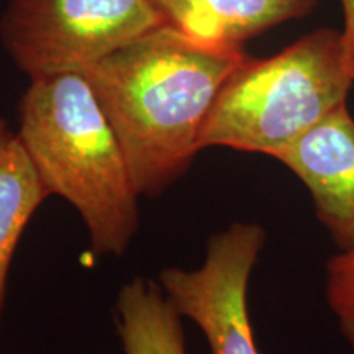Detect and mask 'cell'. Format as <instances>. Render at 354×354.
<instances>
[{"mask_svg": "<svg viewBox=\"0 0 354 354\" xmlns=\"http://www.w3.org/2000/svg\"><path fill=\"white\" fill-rule=\"evenodd\" d=\"M245 56L165 24L82 71L140 196H158L189 169L221 84Z\"/></svg>", "mask_w": 354, "mask_h": 354, "instance_id": "cell-1", "label": "cell"}, {"mask_svg": "<svg viewBox=\"0 0 354 354\" xmlns=\"http://www.w3.org/2000/svg\"><path fill=\"white\" fill-rule=\"evenodd\" d=\"M19 136L50 196L79 212L97 254L120 256L138 228V190L125 154L82 73L33 79Z\"/></svg>", "mask_w": 354, "mask_h": 354, "instance_id": "cell-2", "label": "cell"}, {"mask_svg": "<svg viewBox=\"0 0 354 354\" xmlns=\"http://www.w3.org/2000/svg\"><path fill=\"white\" fill-rule=\"evenodd\" d=\"M353 86L342 30L322 26L269 57L246 55L221 84L201 149L221 146L276 158L348 104Z\"/></svg>", "mask_w": 354, "mask_h": 354, "instance_id": "cell-3", "label": "cell"}, {"mask_svg": "<svg viewBox=\"0 0 354 354\" xmlns=\"http://www.w3.org/2000/svg\"><path fill=\"white\" fill-rule=\"evenodd\" d=\"M161 25L151 0H10L0 39L33 81L82 73Z\"/></svg>", "mask_w": 354, "mask_h": 354, "instance_id": "cell-4", "label": "cell"}, {"mask_svg": "<svg viewBox=\"0 0 354 354\" xmlns=\"http://www.w3.org/2000/svg\"><path fill=\"white\" fill-rule=\"evenodd\" d=\"M264 243L261 225L233 223L210 238L201 268L159 274L166 297L202 330L212 354H259L248 315V284Z\"/></svg>", "mask_w": 354, "mask_h": 354, "instance_id": "cell-5", "label": "cell"}, {"mask_svg": "<svg viewBox=\"0 0 354 354\" xmlns=\"http://www.w3.org/2000/svg\"><path fill=\"white\" fill-rule=\"evenodd\" d=\"M312 197L338 251L354 248V117L342 105L276 158Z\"/></svg>", "mask_w": 354, "mask_h": 354, "instance_id": "cell-6", "label": "cell"}, {"mask_svg": "<svg viewBox=\"0 0 354 354\" xmlns=\"http://www.w3.org/2000/svg\"><path fill=\"white\" fill-rule=\"evenodd\" d=\"M166 25L192 41L218 50L243 43L284 21L304 19L318 0H151Z\"/></svg>", "mask_w": 354, "mask_h": 354, "instance_id": "cell-7", "label": "cell"}, {"mask_svg": "<svg viewBox=\"0 0 354 354\" xmlns=\"http://www.w3.org/2000/svg\"><path fill=\"white\" fill-rule=\"evenodd\" d=\"M48 196L19 133L0 118V320L15 248L26 223Z\"/></svg>", "mask_w": 354, "mask_h": 354, "instance_id": "cell-8", "label": "cell"}, {"mask_svg": "<svg viewBox=\"0 0 354 354\" xmlns=\"http://www.w3.org/2000/svg\"><path fill=\"white\" fill-rule=\"evenodd\" d=\"M117 326L125 354H187L179 312L153 281L135 277L123 286Z\"/></svg>", "mask_w": 354, "mask_h": 354, "instance_id": "cell-9", "label": "cell"}, {"mask_svg": "<svg viewBox=\"0 0 354 354\" xmlns=\"http://www.w3.org/2000/svg\"><path fill=\"white\" fill-rule=\"evenodd\" d=\"M325 297L339 333L354 353V248L336 251L326 264Z\"/></svg>", "mask_w": 354, "mask_h": 354, "instance_id": "cell-10", "label": "cell"}, {"mask_svg": "<svg viewBox=\"0 0 354 354\" xmlns=\"http://www.w3.org/2000/svg\"><path fill=\"white\" fill-rule=\"evenodd\" d=\"M343 12L342 30L344 50H346V63L349 74L354 79V0H339Z\"/></svg>", "mask_w": 354, "mask_h": 354, "instance_id": "cell-11", "label": "cell"}]
</instances>
